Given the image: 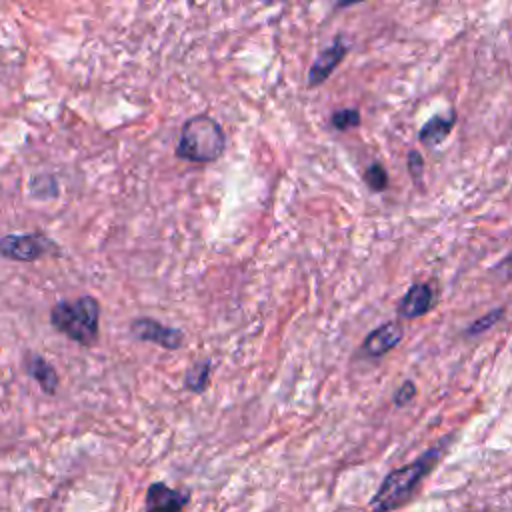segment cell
Segmentation results:
<instances>
[{
  "label": "cell",
  "instance_id": "1",
  "mask_svg": "<svg viewBox=\"0 0 512 512\" xmlns=\"http://www.w3.org/2000/svg\"><path fill=\"white\" fill-rule=\"evenodd\" d=\"M450 444V438H442L438 444L430 446L416 460L392 470L376 490V494L368 502L366 512H392L402 508L412 500L418 486L438 464L444 448Z\"/></svg>",
  "mask_w": 512,
  "mask_h": 512
},
{
  "label": "cell",
  "instance_id": "2",
  "mask_svg": "<svg viewBox=\"0 0 512 512\" xmlns=\"http://www.w3.org/2000/svg\"><path fill=\"white\" fill-rule=\"evenodd\" d=\"M50 324L80 346H94L100 334V302L90 294L60 300L50 308Z\"/></svg>",
  "mask_w": 512,
  "mask_h": 512
},
{
  "label": "cell",
  "instance_id": "3",
  "mask_svg": "<svg viewBox=\"0 0 512 512\" xmlns=\"http://www.w3.org/2000/svg\"><path fill=\"white\" fill-rule=\"evenodd\" d=\"M226 150V134L218 120L208 114L190 116L178 136L176 158L194 164L216 162Z\"/></svg>",
  "mask_w": 512,
  "mask_h": 512
},
{
  "label": "cell",
  "instance_id": "4",
  "mask_svg": "<svg viewBox=\"0 0 512 512\" xmlns=\"http://www.w3.org/2000/svg\"><path fill=\"white\" fill-rule=\"evenodd\" d=\"M48 252H58V246L40 232L6 234L0 238V256L14 262H36Z\"/></svg>",
  "mask_w": 512,
  "mask_h": 512
},
{
  "label": "cell",
  "instance_id": "5",
  "mask_svg": "<svg viewBox=\"0 0 512 512\" xmlns=\"http://www.w3.org/2000/svg\"><path fill=\"white\" fill-rule=\"evenodd\" d=\"M128 330L132 338L140 342H152L164 350H180L184 346V332L180 328L162 324L150 316L132 318Z\"/></svg>",
  "mask_w": 512,
  "mask_h": 512
},
{
  "label": "cell",
  "instance_id": "6",
  "mask_svg": "<svg viewBox=\"0 0 512 512\" xmlns=\"http://www.w3.org/2000/svg\"><path fill=\"white\" fill-rule=\"evenodd\" d=\"M188 502L190 494L186 490H176L166 482H152L146 488L144 512H184Z\"/></svg>",
  "mask_w": 512,
  "mask_h": 512
},
{
  "label": "cell",
  "instance_id": "7",
  "mask_svg": "<svg viewBox=\"0 0 512 512\" xmlns=\"http://www.w3.org/2000/svg\"><path fill=\"white\" fill-rule=\"evenodd\" d=\"M348 52V44L342 40V36H336L332 40L330 46H326L312 62L310 70H308V86L314 88V86H320L334 70L336 66L344 60Z\"/></svg>",
  "mask_w": 512,
  "mask_h": 512
},
{
  "label": "cell",
  "instance_id": "8",
  "mask_svg": "<svg viewBox=\"0 0 512 512\" xmlns=\"http://www.w3.org/2000/svg\"><path fill=\"white\" fill-rule=\"evenodd\" d=\"M402 334H404V328L398 320H390L386 324H380L378 328L368 332V336L364 338L362 352L366 356H372V358L384 356L386 352H390L402 340Z\"/></svg>",
  "mask_w": 512,
  "mask_h": 512
},
{
  "label": "cell",
  "instance_id": "9",
  "mask_svg": "<svg viewBox=\"0 0 512 512\" xmlns=\"http://www.w3.org/2000/svg\"><path fill=\"white\" fill-rule=\"evenodd\" d=\"M22 368L46 394H56L60 376H58L54 366L44 356H40V354H36L32 350L24 352Z\"/></svg>",
  "mask_w": 512,
  "mask_h": 512
},
{
  "label": "cell",
  "instance_id": "10",
  "mask_svg": "<svg viewBox=\"0 0 512 512\" xmlns=\"http://www.w3.org/2000/svg\"><path fill=\"white\" fill-rule=\"evenodd\" d=\"M434 306V290L430 284H412L398 302V314L406 320L428 314Z\"/></svg>",
  "mask_w": 512,
  "mask_h": 512
},
{
  "label": "cell",
  "instance_id": "11",
  "mask_svg": "<svg viewBox=\"0 0 512 512\" xmlns=\"http://www.w3.org/2000/svg\"><path fill=\"white\" fill-rule=\"evenodd\" d=\"M454 122H456L454 110H450V114H436L424 122V126L418 132V140L426 146H438L452 132Z\"/></svg>",
  "mask_w": 512,
  "mask_h": 512
},
{
  "label": "cell",
  "instance_id": "12",
  "mask_svg": "<svg viewBox=\"0 0 512 512\" xmlns=\"http://www.w3.org/2000/svg\"><path fill=\"white\" fill-rule=\"evenodd\" d=\"M210 374H212V360L210 358L192 362L190 368H186V372H184V388L188 392H194V394L204 392L210 384Z\"/></svg>",
  "mask_w": 512,
  "mask_h": 512
},
{
  "label": "cell",
  "instance_id": "13",
  "mask_svg": "<svg viewBox=\"0 0 512 512\" xmlns=\"http://www.w3.org/2000/svg\"><path fill=\"white\" fill-rule=\"evenodd\" d=\"M330 124L332 128L344 132L348 128H354L360 124V112L356 108H342V110H334L330 116Z\"/></svg>",
  "mask_w": 512,
  "mask_h": 512
},
{
  "label": "cell",
  "instance_id": "14",
  "mask_svg": "<svg viewBox=\"0 0 512 512\" xmlns=\"http://www.w3.org/2000/svg\"><path fill=\"white\" fill-rule=\"evenodd\" d=\"M364 182H366L368 188L374 190V192L384 190V188L388 186V174H386L384 166L378 164V162L370 164V166L366 168V172H364Z\"/></svg>",
  "mask_w": 512,
  "mask_h": 512
},
{
  "label": "cell",
  "instance_id": "15",
  "mask_svg": "<svg viewBox=\"0 0 512 512\" xmlns=\"http://www.w3.org/2000/svg\"><path fill=\"white\" fill-rule=\"evenodd\" d=\"M502 316H504V308H494V310H490L488 314H484V316H480L478 320H474V322L466 328V334H468V336H478V334L486 332L488 328H492Z\"/></svg>",
  "mask_w": 512,
  "mask_h": 512
},
{
  "label": "cell",
  "instance_id": "16",
  "mask_svg": "<svg viewBox=\"0 0 512 512\" xmlns=\"http://www.w3.org/2000/svg\"><path fill=\"white\" fill-rule=\"evenodd\" d=\"M406 166H408V172H410L412 180H414V182H418V180L422 178V174H424V158H422V154H420L416 148L408 150Z\"/></svg>",
  "mask_w": 512,
  "mask_h": 512
},
{
  "label": "cell",
  "instance_id": "17",
  "mask_svg": "<svg viewBox=\"0 0 512 512\" xmlns=\"http://www.w3.org/2000/svg\"><path fill=\"white\" fill-rule=\"evenodd\" d=\"M416 396V384L412 380H406L404 384H400V388L394 392V404L396 406H406L412 402V398Z\"/></svg>",
  "mask_w": 512,
  "mask_h": 512
},
{
  "label": "cell",
  "instance_id": "18",
  "mask_svg": "<svg viewBox=\"0 0 512 512\" xmlns=\"http://www.w3.org/2000/svg\"><path fill=\"white\" fill-rule=\"evenodd\" d=\"M492 272H494L496 276H500V278H512V252H510L508 256H504V258L492 268Z\"/></svg>",
  "mask_w": 512,
  "mask_h": 512
}]
</instances>
